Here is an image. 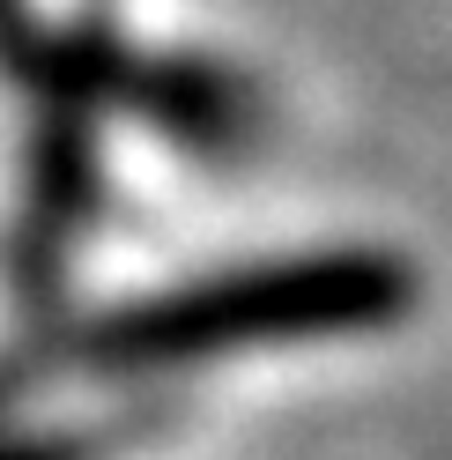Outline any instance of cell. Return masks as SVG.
<instances>
[{
    "label": "cell",
    "mask_w": 452,
    "mask_h": 460,
    "mask_svg": "<svg viewBox=\"0 0 452 460\" xmlns=\"http://www.w3.org/2000/svg\"><path fill=\"white\" fill-rule=\"evenodd\" d=\"M422 312V268L378 238H326L238 252V261L163 268L119 282L104 297H67L52 312H22L8 349L82 394L171 401L193 409L208 379L252 364L319 357L386 341Z\"/></svg>",
    "instance_id": "1"
}]
</instances>
